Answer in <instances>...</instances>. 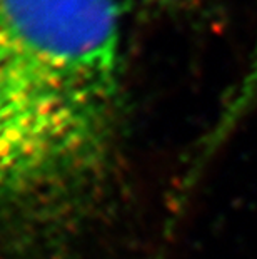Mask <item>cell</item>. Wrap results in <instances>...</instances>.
<instances>
[{
	"label": "cell",
	"instance_id": "6da1fadb",
	"mask_svg": "<svg viewBox=\"0 0 257 259\" xmlns=\"http://www.w3.org/2000/svg\"><path fill=\"white\" fill-rule=\"evenodd\" d=\"M119 0H0V249L69 259L107 199L124 122Z\"/></svg>",
	"mask_w": 257,
	"mask_h": 259
},
{
	"label": "cell",
	"instance_id": "7a4b0ae2",
	"mask_svg": "<svg viewBox=\"0 0 257 259\" xmlns=\"http://www.w3.org/2000/svg\"><path fill=\"white\" fill-rule=\"evenodd\" d=\"M255 109H257V42L242 77L237 82V85L232 89L229 99L224 102L222 111L219 112L214 127L211 129L209 136L205 137L204 144H202V151L199 154V166H202L224 144V141Z\"/></svg>",
	"mask_w": 257,
	"mask_h": 259
},
{
	"label": "cell",
	"instance_id": "3957f363",
	"mask_svg": "<svg viewBox=\"0 0 257 259\" xmlns=\"http://www.w3.org/2000/svg\"><path fill=\"white\" fill-rule=\"evenodd\" d=\"M145 4L156 5V7H171V5H176L182 0H144Z\"/></svg>",
	"mask_w": 257,
	"mask_h": 259
}]
</instances>
